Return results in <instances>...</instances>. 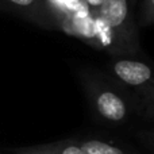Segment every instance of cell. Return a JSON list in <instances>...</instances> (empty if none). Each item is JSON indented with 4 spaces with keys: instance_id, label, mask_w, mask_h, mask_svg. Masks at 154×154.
Returning <instances> with one entry per match:
<instances>
[{
    "instance_id": "5b68a950",
    "label": "cell",
    "mask_w": 154,
    "mask_h": 154,
    "mask_svg": "<svg viewBox=\"0 0 154 154\" xmlns=\"http://www.w3.org/2000/svg\"><path fill=\"white\" fill-rule=\"evenodd\" d=\"M16 154H84L77 139L53 142V143L35 145V146L15 149Z\"/></svg>"
},
{
    "instance_id": "ba28073f",
    "label": "cell",
    "mask_w": 154,
    "mask_h": 154,
    "mask_svg": "<svg viewBox=\"0 0 154 154\" xmlns=\"http://www.w3.org/2000/svg\"><path fill=\"white\" fill-rule=\"evenodd\" d=\"M141 24H154V0H143L141 10Z\"/></svg>"
},
{
    "instance_id": "7a4b0ae2",
    "label": "cell",
    "mask_w": 154,
    "mask_h": 154,
    "mask_svg": "<svg viewBox=\"0 0 154 154\" xmlns=\"http://www.w3.org/2000/svg\"><path fill=\"white\" fill-rule=\"evenodd\" d=\"M133 5L134 0H103L99 10V16L111 34L115 57H131L139 53Z\"/></svg>"
},
{
    "instance_id": "30bf717a",
    "label": "cell",
    "mask_w": 154,
    "mask_h": 154,
    "mask_svg": "<svg viewBox=\"0 0 154 154\" xmlns=\"http://www.w3.org/2000/svg\"><path fill=\"white\" fill-rule=\"evenodd\" d=\"M84 3L89 7V10L92 11V12H99L103 0H84Z\"/></svg>"
},
{
    "instance_id": "8992f818",
    "label": "cell",
    "mask_w": 154,
    "mask_h": 154,
    "mask_svg": "<svg viewBox=\"0 0 154 154\" xmlns=\"http://www.w3.org/2000/svg\"><path fill=\"white\" fill-rule=\"evenodd\" d=\"M84 154H130L127 150L111 142L97 138L77 139Z\"/></svg>"
},
{
    "instance_id": "6da1fadb",
    "label": "cell",
    "mask_w": 154,
    "mask_h": 154,
    "mask_svg": "<svg viewBox=\"0 0 154 154\" xmlns=\"http://www.w3.org/2000/svg\"><path fill=\"white\" fill-rule=\"evenodd\" d=\"M79 79L91 111L101 123L111 126L125 125L131 114L138 111L134 93L109 75L93 68H84L79 72Z\"/></svg>"
},
{
    "instance_id": "3957f363",
    "label": "cell",
    "mask_w": 154,
    "mask_h": 154,
    "mask_svg": "<svg viewBox=\"0 0 154 154\" xmlns=\"http://www.w3.org/2000/svg\"><path fill=\"white\" fill-rule=\"evenodd\" d=\"M108 75L134 92L154 85V65L133 57H114L107 65Z\"/></svg>"
},
{
    "instance_id": "277c9868",
    "label": "cell",
    "mask_w": 154,
    "mask_h": 154,
    "mask_svg": "<svg viewBox=\"0 0 154 154\" xmlns=\"http://www.w3.org/2000/svg\"><path fill=\"white\" fill-rule=\"evenodd\" d=\"M0 11L24 19L43 30H58L56 18L46 0H0Z\"/></svg>"
},
{
    "instance_id": "9c48e42d",
    "label": "cell",
    "mask_w": 154,
    "mask_h": 154,
    "mask_svg": "<svg viewBox=\"0 0 154 154\" xmlns=\"http://www.w3.org/2000/svg\"><path fill=\"white\" fill-rule=\"evenodd\" d=\"M141 138L143 139V142L154 150V131H146V133H141Z\"/></svg>"
},
{
    "instance_id": "52a82bcc",
    "label": "cell",
    "mask_w": 154,
    "mask_h": 154,
    "mask_svg": "<svg viewBox=\"0 0 154 154\" xmlns=\"http://www.w3.org/2000/svg\"><path fill=\"white\" fill-rule=\"evenodd\" d=\"M133 93L137 101L138 111L143 112L147 116L154 118V85L143 88V89L135 91Z\"/></svg>"
}]
</instances>
